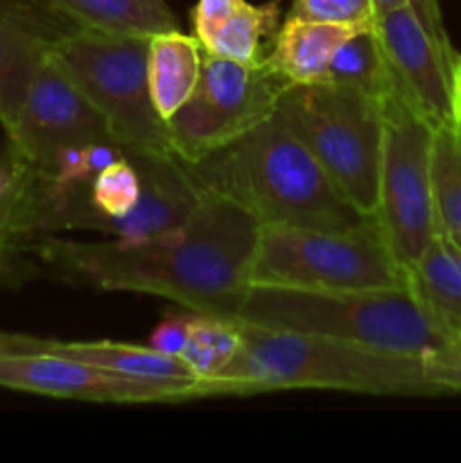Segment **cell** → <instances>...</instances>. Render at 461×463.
I'll return each mask as SVG.
<instances>
[{
	"instance_id": "cell-1",
	"label": "cell",
	"mask_w": 461,
	"mask_h": 463,
	"mask_svg": "<svg viewBox=\"0 0 461 463\" xmlns=\"http://www.w3.org/2000/svg\"><path fill=\"white\" fill-rule=\"evenodd\" d=\"M262 226L238 203L202 193L174 233L77 242L39 233L32 256L61 276L104 289L161 297L197 315L235 321L251 285Z\"/></svg>"
},
{
	"instance_id": "cell-2",
	"label": "cell",
	"mask_w": 461,
	"mask_h": 463,
	"mask_svg": "<svg viewBox=\"0 0 461 463\" xmlns=\"http://www.w3.org/2000/svg\"><path fill=\"white\" fill-rule=\"evenodd\" d=\"M185 170L202 193L238 203L260 226L351 229L366 220L274 116Z\"/></svg>"
},
{
	"instance_id": "cell-3",
	"label": "cell",
	"mask_w": 461,
	"mask_h": 463,
	"mask_svg": "<svg viewBox=\"0 0 461 463\" xmlns=\"http://www.w3.org/2000/svg\"><path fill=\"white\" fill-rule=\"evenodd\" d=\"M242 346L220 375L226 396L325 389L369 396H438L425 357L319 335L240 324Z\"/></svg>"
},
{
	"instance_id": "cell-4",
	"label": "cell",
	"mask_w": 461,
	"mask_h": 463,
	"mask_svg": "<svg viewBox=\"0 0 461 463\" xmlns=\"http://www.w3.org/2000/svg\"><path fill=\"white\" fill-rule=\"evenodd\" d=\"M235 321L419 357H429L455 344V335L425 307L409 283L387 289H307L251 283Z\"/></svg>"
},
{
	"instance_id": "cell-5",
	"label": "cell",
	"mask_w": 461,
	"mask_h": 463,
	"mask_svg": "<svg viewBox=\"0 0 461 463\" xmlns=\"http://www.w3.org/2000/svg\"><path fill=\"white\" fill-rule=\"evenodd\" d=\"M202 199L174 154L125 152L89 184L39 179V233L95 231L113 240H149L179 231Z\"/></svg>"
},
{
	"instance_id": "cell-6",
	"label": "cell",
	"mask_w": 461,
	"mask_h": 463,
	"mask_svg": "<svg viewBox=\"0 0 461 463\" xmlns=\"http://www.w3.org/2000/svg\"><path fill=\"white\" fill-rule=\"evenodd\" d=\"M384 107L360 90L319 81L287 86L274 111L366 220L378 206Z\"/></svg>"
},
{
	"instance_id": "cell-7",
	"label": "cell",
	"mask_w": 461,
	"mask_h": 463,
	"mask_svg": "<svg viewBox=\"0 0 461 463\" xmlns=\"http://www.w3.org/2000/svg\"><path fill=\"white\" fill-rule=\"evenodd\" d=\"M251 283L307 289L405 288L407 269L373 220L351 229L262 226Z\"/></svg>"
},
{
	"instance_id": "cell-8",
	"label": "cell",
	"mask_w": 461,
	"mask_h": 463,
	"mask_svg": "<svg viewBox=\"0 0 461 463\" xmlns=\"http://www.w3.org/2000/svg\"><path fill=\"white\" fill-rule=\"evenodd\" d=\"M147 43L149 36L77 30L59 41L54 54L108 122L122 152L174 154L149 93Z\"/></svg>"
},
{
	"instance_id": "cell-9",
	"label": "cell",
	"mask_w": 461,
	"mask_h": 463,
	"mask_svg": "<svg viewBox=\"0 0 461 463\" xmlns=\"http://www.w3.org/2000/svg\"><path fill=\"white\" fill-rule=\"evenodd\" d=\"M287 81L265 61L242 63L203 50L188 102L167 120L172 152L197 163L274 116Z\"/></svg>"
},
{
	"instance_id": "cell-10",
	"label": "cell",
	"mask_w": 461,
	"mask_h": 463,
	"mask_svg": "<svg viewBox=\"0 0 461 463\" xmlns=\"http://www.w3.org/2000/svg\"><path fill=\"white\" fill-rule=\"evenodd\" d=\"M432 127L398 95L389 99L373 222L405 269L438 235L432 194Z\"/></svg>"
},
{
	"instance_id": "cell-11",
	"label": "cell",
	"mask_w": 461,
	"mask_h": 463,
	"mask_svg": "<svg viewBox=\"0 0 461 463\" xmlns=\"http://www.w3.org/2000/svg\"><path fill=\"white\" fill-rule=\"evenodd\" d=\"M373 34L398 98L432 129L452 125L459 52L443 25L438 0H407L378 14Z\"/></svg>"
},
{
	"instance_id": "cell-12",
	"label": "cell",
	"mask_w": 461,
	"mask_h": 463,
	"mask_svg": "<svg viewBox=\"0 0 461 463\" xmlns=\"http://www.w3.org/2000/svg\"><path fill=\"white\" fill-rule=\"evenodd\" d=\"M5 136L9 161L27 167L41 181L54 176L61 149L72 145L116 143L108 122L77 89L54 50L36 71L16 125Z\"/></svg>"
},
{
	"instance_id": "cell-13",
	"label": "cell",
	"mask_w": 461,
	"mask_h": 463,
	"mask_svg": "<svg viewBox=\"0 0 461 463\" xmlns=\"http://www.w3.org/2000/svg\"><path fill=\"white\" fill-rule=\"evenodd\" d=\"M0 387L36 393V396L66 398V401L122 402V405L185 402L197 398L226 396L224 387L212 380L131 378L61 353L0 357Z\"/></svg>"
},
{
	"instance_id": "cell-14",
	"label": "cell",
	"mask_w": 461,
	"mask_h": 463,
	"mask_svg": "<svg viewBox=\"0 0 461 463\" xmlns=\"http://www.w3.org/2000/svg\"><path fill=\"white\" fill-rule=\"evenodd\" d=\"M77 30L41 0H0V127L5 134L16 125L41 63L59 41Z\"/></svg>"
},
{
	"instance_id": "cell-15",
	"label": "cell",
	"mask_w": 461,
	"mask_h": 463,
	"mask_svg": "<svg viewBox=\"0 0 461 463\" xmlns=\"http://www.w3.org/2000/svg\"><path fill=\"white\" fill-rule=\"evenodd\" d=\"M39 235V176L5 158L0 167V288L36 276L32 242Z\"/></svg>"
},
{
	"instance_id": "cell-16",
	"label": "cell",
	"mask_w": 461,
	"mask_h": 463,
	"mask_svg": "<svg viewBox=\"0 0 461 463\" xmlns=\"http://www.w3.org/2000/svg\"><path fill=\"white\" fill-rule=\"evenodd\" d=\"M369 25L371 23L310 21L285 14L265 63L289 86L319 84L328 75L330 59L339 45Z\"/></svg>"
},
{
	"instance_id": "cell-17",
	"label": "cell",
	"mask_w": 461,
	"mask_h": 463,
	"mask_svg": "<svg viewBox=\"0 0 461 463\" xmlns=\"http://www.w3.org/2000/svg\"><path fill=\"white\" fill-rule=\"evenodd\" d=\"M203 48L194 34L181 30L158 32L147 43V80L154 107L170 120L197 89Z\"/></svg>"
},
{
	"instance_id": "cell-18",
	"label": "cell",
	"mask_w": 461,
	"mask_h": 463,
	"mask_svg": "<svg viewBox=\"0 0 461 463\" xmlns=\"http://www.w3.org/2000/svg\"><path fill=\"white\" fill-rule=\"evenodd\" d=\"M80 30L154 36L181 30L165 0H41Z\"/></svg>"
},
{
	"instance_id": "cell-19",
	"label": "cell",
	"mask_w": 461,
	"mask_h": 463,
	"mask_svg": "<svg viewBox=\"0 0 461 463\" xmlns=\"http://www.w3.org/2000/svg\"><path fill=\"white\" fill-rule=\"evenodd\" d=\"M407 283L456 337L461 333V249L450 235L438 233L423 256L407 267Z\"/></svg>"
},
{
	"instance_id": "cell-20",
	"label": "cell",
	"mask_w": 461,
	"mask_h": 463,
	"mask_svg": "<svg viewBox=\"0 0 461 463\" xmlns=\"http://www.w3.org/2000/svg\"><path fill=\"white\" fill-rule=\"evenodd\" d=\"M283 23V0L253 5L244 0L211 36L203 50L242 63L265 61Z\"/></svg>"
},
{
	"instance_id": "cell-21",
	"label": "cell",
	"mask_w": 461,
	"mask_h": 463,
	"mask_svg": "<svg viewBox=\"0 0 461 463\" xmlns=\"http://www.w3.org/2000/svg\"><path fill=\"white\" fill-rule=\"evenodd\" d=\"M52 353H61V355L75 357V360L116 371V373L131 375V378H197L181 357L165 355L149 344L147 346H136V344L108 342V339H102V342H57V348Z\"/></svg>"
},
{
	"instance_id": "cell-22",
	"label": "cell",
	"mask_w": 461,
	"mask_h": 463,
	"mask_svg": "<svg viewBox=\"0 0 461 463\" xmlns=\"http://www.w3.org/2000/svg\"><path fill=\"white\" fill-rule=\"evenodd\" d=\"M324 81L360 90L380 104H387L396 95L378 39L373 34V23L339 45L330 59L328 75Z\"/></svg>"
},
{
	"instance_id": "cell-23",
	"label": "cell",
	"mask_w": 461,
	"mask_h": 463,
	"mask_svg": "<svg viewBox=\"0 0 461 463\" xmlns=\"http://www.w3.org/2000/svg\"><path fill=\"white\" fill-rule=\"evenodd\" d=\"M240 346H242V333H240L238 321L193 312L188 339H185V346L179 357L197 378L220 383L217 378L235 360Z\"/></svg>"
},
{
	"instance_id": "cell-24",
	"label": "cell",
	"mask_w": 461,
	"mask_h": 463,
	"mask_svg": "<svg viewBox=\"0 0 461 463\" xmlns=\"http://www.w3.org/2000/svg\"><path fill=\"white\" fill-rule=\"evenodd\" d=\"M432 194L438 233L461 235V127L456 122L434 129Z\"/></svg>"
},
{
	"instance_id": "cell-25",
	"label": "cell",
	"mask_w": 461,
	"mask_h": 463,
	"mask_svg": "<svg viewBox=\"0 0 461 463\" xmlns=\"http://www.w3.org/2000/svg\"><path fill=\"white\" fill-rule=\"evenodd\" d=\"M289 16L330 23H373L371 0H292Z\"/></svg>"
},
{
	"instance_id": "cell-26",
	"label": "cell",
	"mask_w": 461,
	"mask_h": 463,
	"mask_svg": "<svg viewBox=\"0 0 461 463\" xmlns=\"http://www.w3.org/2000/svg\"><path fill=\"white\" fill-rule=\"evenodd\" d=\"M425 375L437 393H461V346H447L425 357Z\"/></svg>"
},
{
	"instance_id": "cell-27",
	"label": "cell",
	"mask_w": 461,
	"mask_h": 463,
	"mask_svg": "<svg viewBox=\"0 0 461 463\" xmlns=\"http://www.w3.org/2000/svg\"><path fill=\"white\" fill-rule=\"evenodd\" d=\"M242 3L244 0H199V3L194 5L193 12H190V18H193V34L197 36L202 48L211 41V36L215 34L217 27H220Z\"/></svg>"
},
{
	"instance_id": "cell-28",
	"label": "cell",
	"mask_w": 461,
	"mask_h": 463,
	"mask_svg": "<svg viewBox=\"0 0 461 463\" xmlns=\"http://www.w3.org/2000/svg\"><path fill=\"white\" fill-rule=\"evenodd\" d=\"M190 317H193V312L190 315H170L165 321H161L149 337V346L165 353V355L179 357L185 346V339H188Z\"/></svg>"
},
{
	"instance_id": "cell-29",
	"label": "cell",
	"mask_w": 461,
	"mask_h": 463,
	"mask_svg": "<svg viewBox=\"0 0 461 463\" xmlns=\"http://www.w3.org/2000/svg\"><path fill=\"white\" fill-rule=\"evenodd\" d=\"M59 339L34 337V335L5 333L0 330V357L12 355H36V353H52Z\"/></svg>"
},
{
	"instance_id": "cell-30",
	"label": "cell",
	"mask_w": 461,
	"mask_h": 463,
	"mask_svg": "<svg viewBox=\"0 0 461 463\" xmlns=\"http://www.w3.org/2000/svg\"><path fill=\"white\" fill-rule=\"evenodd\" d=\"M455 122L461 127V54L456 59L455 71Z\"/></svg>"
},
{
	"instance_id": "cell-31",
	"label": "cell",
	"mask_w": 461,
	"mask_h": 463,
	"mask_svg": "<svg viewBox=\"0 0 461 463\" xmlns=\"http://www.w3.org/2000/svg\"><path fill=\"white\" fill-rule=\"evenodd\" d=\"M371 3H373L375 16H378V14H384V12H389V9H396V7H400V5H405L407 0H371Z\"/></svg>"
},
{
	"instance_id": "cell-32",
	"label": "cell",
	"mask_w": 461,
	"mask_h": 463,
	"mask_svg": "<svg viewBox=\"0 0 461 463\" xmlns=\"http://www.w3.org/2000/svg\"><path fill=\"white\" fill-rule=\"evenodd\" d=\"M452 240H455V242H456V247L461 249V235H455V238H452Z\"/></svg>"
},
{
	"instance_id": "cell-33",
	"label": "cell",
	"mask_w": 461,
	"mask_h": 463,
	"mask_svg": "<svg viewBox=\"0 0 461 463\" xmlns=\"http://www.w3.org/2000/svg\"><path fill=\"white\" fill-rule=\"evenodd\" d=\"M455 346H461V333L455 337Z\"/></svg>"
},
{
	"instance_id": "cell-34",
	"label": "cell",
	"mask_w": 461,
	"mask_h": 463,
	"mask_svg": "<svg viewBox=\"0 0 461 463\" xmlns=\"http://www.w3.org/2000/svg\"><path fill=\"white\" fill-rule=\"evenodd\" d=\"M0 167H3V163H0Z\"/></svg>"
}]
</instances>
